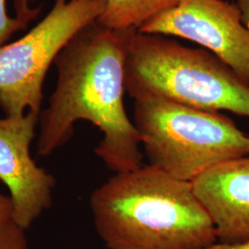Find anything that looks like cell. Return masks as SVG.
<instances>
[{"label":"cell","instance_id":"ba28073f","mask_svg":"<svg viewBox=\"0 0 249 249\" xmlns=\"http://www.w3.org/2000/svg\"><path fill=\"white\" fill-rule=\"evenodd\" d=\"M222 244L249 242V155L222 162L191 182Z\"/></svg>","mask_w":249,"mask_h":249},{"label":"cell","instance_id":"277c9868","mask_svg":"<svg viewBox=\"0 0 249 249\" xmlns=\"http://www.w3.org/2000/svg\"><path fill=\"white\" fill-rule=\"evenodd\" d=\"M133 123L150 165L193 182L228 160L249 155V134L228 116L167 99H134Z\"/></svg>","mask_w":249,"mask_h":249},{"label":"cell","instance_id":"8fae6325","mask_svg":"<svg viewBox=\"0 0 249 249\" xmlns=\"http://www.w3.org/2000/svg\"><path fill=\"white\" fill-rule=\"evenodd\" d=\"M26 26L16 17H10L7 10L6 0H0V46L4 45L13 34Z\"/></svg>","mask_w":249,"mask_h":249},{"label":"cell","instance_id":"52a82bcc","mask_svg":"<svg viewBox=\"0 0 249 249\" xmlns=\"http://www.w3.org/2000/svg\"><path fill=\"white\" fill-rule=\"evenodd\" d=\"M39 116L0 118V180L8 187L18 225L27 230L52 203L54 178L30 153Z\"/></svg>","mask_w":249,"mask_h":249},{"label":"cell","instance_id":"8992f818","mask_svg":"<svg viewBox=\"0 0 249 249\" xmlns=\"http://www.w3.org/2000/svg\"><path fill=\"white\" fill-rule=\"evenodd\" d=\"M138 32L178 36L202 45L249 83V31L236 4L226 0H180Z\"/></svg>","mask_w":249,"mask_h":249},{"label":"cell","instance_id":"30bf717a","mask_svg":"<svg viewBox=\"0 0 249 249\" xmlns=\"http://www.w3.org/2000/svg\"><path fill=\"white\" fill-rule=\"evenodd\" d=\"M25 231L15 219L10 196L0 192V249H29Z\"/></svg>","mask_w":249,"mask_h":249},{"label":"cell","instance_id":"9c48e42d","mask_svg":"<svg viewBox=\"0 0 249 249\" xmlns=\"http://www.w3.org/2000/svg\"><path fill=\"white\" fill-rule=\"evenodd\" d=\"M106 8L96 20L115 31L139 30L145 22L176 7L180 0H105Z\"/></svg>","mask_w":249,"mask_h":249},{"label":"cell","instance_id":"5bb4252c","mask_svg":"<svg viewBox=\"0 0 249 249\" xmlns=\"http://www.w3.org/2000/svg\"><path fill=\"white\" fill-rule=\"evenodd\" d=\"M205 249H249V242L241 243V244H222V243H215L211 247Z\"/></svg>","mask_w":249,"mask_h":249},{"label":"cell","instance_id":"7a4b0ae2","mask_svg":"<svg viewBox=\"0 0 249 249\" xmlns=\"http://www.w3.org/2000/svg\"><path fill=\"white\" fill-rule=\"evenodd\" d=\"M89 205L107 249H205L218 242L191 183L150 164L116 173Z\"/></svg>","mask_w":249,"mask_h":249},{"label":"cell","instance_id":"3957f363","mask_svg":"<svg viewBox=\"0 0 249 249\" xmlns=\"http://www.w3.org/2000/svg\"><path fill=\"white\" fill-rule=\"evenodd\" d=\"M124 87L136 99L156 96L211 112L249 118V83L214 53L160 35L128 36Z\"/></svg>","mask_w":249,"mask_h":249},{"label":"cell","instance_id":"6da1fadb","mask_svg":"<svg viewBox=\"0 0 249 249\" xmlns=\"http://www.w3.org/2000/svg\"><path fill=\"white\" fill-rule=\"evenodd\" d=\"M131 31H115L94 21L58 53L53 62L56 86L40 118V156L47 157L62 147L71 138L75 123L85 120L103 133L95 153L109 169L122 173L142 166V139L123 101Z\"/></svg>","mask_w":249,"mask_h":249},{"label":"cell","instance_id":"5b68a950","mask_svg":"<svg viewBox=\"0 0 249 249\" xmlns=\"http://www.w3.org/2000/svg\"><path fill=\"white\" fill-rule=\"evenodd\" d=\"M105 0H53L52 9L26 36L0 46V107L6 116L40 115L49 67L74 36L96 21Z\"/></svg>","mask_w":249,"mask_h":249},{"label":"cell","instance_id":"4fadbf2b","mask_svg":"<svg viewBox=\"0 0 249 249\" xmlns=\"http://www.w3.org/2000/svg\"><path fill=\"white\" fill-rule=\"evenodd\" d=\"M236 5L240 9L242 21L249 31V0H237Z\"/></svg>","mask_w":249,"mask_h":249},{"label":"cell","instance_id":"7c38bea8","mask_svg":"<svg viewBox=\"0 0 249 249\" xmlns=\"http://www.w3.org/2000/svg\"><path fill=\"white\" fill-rule=\"evenodd\" d=\"M35 0H13V5L16 11V18L25 25L39 13V9L32 8V3Z\"/></svg>","mask_w":249,"mask_h":249}]
</instances>
